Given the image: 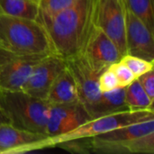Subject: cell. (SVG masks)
Segmentation results:
<instances>
[{
	"label": "cell",
	"instance_id": "18",
	"mask_svg": "<svg viewBox=\"0 0 154 154\" xmlns=\"http://www.w3.org/2000/svg\"><path fill=\"white\" fill-rule=\"evenodd\" d=\"M127 10L154 31L153 0H124Z\"/></svg>",
	"mask_w": 154,
	"mask_h": 154
},
{
	"label": "cell",
	"instance_id": "1",
	"mask_svg": "<svg viewBox=\"0 0 154 154\" xmlns=\"http://www.w3.org/2000/svg\"><path fill=\"white\" fill-rule=\"evenodd\" d=\"M53 53L67 60L81 53L94 26V0H78L70 7L52 15L39 14Z\"/></svg>",
	"mask_w": 154,
	"mask_h": 154
},
{
	"label": "cell",
	"instance_id": "3",
	"mask_svg": "<svg viewBox=\"0 0 154 154\" xmlns=\"http://www.w3.org/2000/svg\"><path fill=\"white\" fill-rule=\"evenodd\" d=\"M92 152L153 154L154 117L90 138Z\"/></svg>",
	"mask_w": 154,
	"mask_h": 154
},
{
	"label": "cell",
	"instance_id": "11",
	"mask_svg": "<svg viewBox=\"0 0 154 154\" xmlns=\"http://www.w3.org/2000/svg\"><path fill=\"white\" fill-rule=\"evenodd\" d=\"M65 68L66 60L55 53L42 57L35 65L22 90L31 96L45 99L51 84Z\"/></svg>",
	"mask_w": 154,
	"mask_h": 154
},
{
	"label": "cell",
	"instance_id": "7",
	"mask_svg": "<svg viewBox=\"0 0 154 154\" xmlns=\"http://www.w3.org/2000/svg\"><path fill=\"white\" fill-rule=\"evenodd\" d=\"M66 66L75 81L79 100L89 115L102 93L98 83L100 73L91 68L81 54L67 59Z\"/></svg>",
	"mask_w": 154,
	"mask_h": 154
},
{
	"label": "cell",
	"instance_id": "19",
	"mask_svg": "<svg viewBox=\"0 0 154 154\" xmlns=\"http://www.w3.org/2000/svg\"><path fill=\"white\" fill-rule=\"evenodd\" d=\"M121 61H123L131 69L136 79L141 75L144 74L145 72L153 69L154 62L148 61L140 57L125 54L122 57Z\"/></svg>",
	"mask_w": 154,
	"mask_h": 154
},
{
	"label": "cell",
	"instance_id": "2",
	"mask_svg": "<svg viewBox=\"0 0 154 154\" xmlns=\"http://www.w3.org/2000/svg\"><path fill=\"white\" fill-rule=\"evenodd\" d=\"M0 50L24 56L53 53L48 34L38 20L0 14Z\"/></svg>",
	"mask_w": 154,
	"mask_h": 154
},
{
	"label": "cell",
	"instance_id": "5",
	"mask_svg": "<svg viewBox=\"0 0 154 154\" xmlns=\"http://www.w3.org/2000/svg\"><path fill=\"white\" fill-rule=\"evenodd\" d=\"M154 110H125L89 119L69 133L63 134L55 137H50L51 147L59 143L76 139V138H91L93 136L105 134L115 129L126 126L132 124L142 122L154 117Z\"/></svg>",
	"mask_w": 154,
	"mask_h": 154
},
{
	"label": "cell",
	"instance_id": "16",
	"mask_svg": "<svg viewBox=\"0 0 154 154\" xmlns=\"http://www.w3.org/2000/svg\"><path fill=\"white\" fill-rule=\"evenodd\" d=\"M40 0H0V14L37 20Z\"/></svg>",
	"mask_w": 154,
	"mask_h": 154
},
{
	"label": "cell",
	"instance_id": "8",
	"mask_svg": "<svg viewBox=\"0 0 154 154\" xmlns=\"http://www.w3.org/2000/svg\"><path fill=\"white\" fill-rule=\"evenodd\" d=\"M42 57L16 55L0 50V90H22Z\"/></svg>",
	"mask_w": 154,
	"mask_h": 154
},
{
	"label": "cell",
	"instance_id": "9",
	"mask_svg": "<svg viewBox=\"0 0 154 154\" xmlns=\"http://www.w3.org/2000/svg\"><path fill=\"white\" fill-rule=\"evenodd\" d=\"M80 54L99 73L120 61L123 57L116 43L96 25L93 26Z\"/></svg>",
	"mask_w": 154,
	"mask_h": 154
},
{
	"label": "cell",
	"instance_id": "10",
	"mask_svg": "<svg viewBox=\"0 0 154 154\" xmlns=\"http://www.w3.org/2000/svg\"><path fill=\"white\" fill-rule=\"evenodd\" d=\"M51 147L46 134L32 133L14 127L10 124L0 125V154H22Z\"/></svg>",
	"mask_w": 154,
	"mask_h": 154
},
{
	"label": "cell",
	"instance_id": "12",
	"mask_svg": "<svg viewBox=\"0 0 154 154\" xmlns=\"http://www.w3.org/2000/svg\"><path fill=\"white\" fill-rule=\"evenodd\" d=\"M91 119L80 102L69 105H50L46 134L55 137L69 133Z\"/></svg>",
	"mask_w": 154,
	"mask_h": 154
},
{
	"label": "cell",
	"instance_id": "23",
	"mask_svg": "<svg viewBox=\"0 0 154 154\" xmlns=\"http://www.w3.org/2000/svg\"><path fill=\"white\" fill-rule=\"evenodd\" d=\"M98 83H99V88L102 92H107L114 90L117 88H119V82L118 79L114 73V71L110 69L107 68L106 69L103 70L98 79ZM121 88V87H120Z\"/></svg>",
	"mask_w": 154,
	"mask_h": 154
},
{
	"label": "cell",
	"instance_id": "21",
	"mask_svg": "<svg viewBox=\"0 0 154 154\" xmlns=\"http://www.w3.org/2000/svg\"><path fill=\"white\" fill-rule=\"evenodd\" d=\"M55 147H60L70 152H79V153H91V143L90 138H76L68 141L59 143Z\"/></svg>",
	"mask_w": 154,
	"mask_h": 154
},
{
	"label": "cell",
	"instance_id": "25",
	"mask_svg": "<svg viewBox=\"0 0 154 154\" xmlns=\"http://www.w3.org/2000/svg\"><path fill=\"white\" fill-rule=\"evenodd\" d=\"M6 124H9V121L8 119L6 118L1 106H0V125H6Z\"/></svg>",
	"mask_w": 154,
	"mask_h": 154
},
{
	"label": "cell",
	"instance_id": "6",
	"mask_svg": "<svg viewBox=\"0 0 154 154\" xmlns=\"http://www.w3.org/2000/svg\"><path fill=\"white\" fill-rule=\"evenodd\" d=\"M125 12L124 0H94V25L101 29L126 54Z\"/></svg>",
	"mask_w": 154,
	"mask_h": 154
},
{
	"label": "cell",
	"instance_id": "22",
	"mask_svg": "<svg viewBox=\"0 0 154 154\" xmlns=\"http://www.w3.org/2000/svg\"><path fill=\"white\" fill-rule=\"evenodd\" d=\"M109 68L116 74V76L118 79V82H119V87H121V88L127 87L134 80L136 79V77L134 75V73L131 71V69L121 60L111 65Z\"/></svg>",
	"mask_w": 154,
	"mask_h": 154
},
{
	"label": "cell",
	"instance_id": "13",
	"mask_svg": "<svg viewBox=\"0 0 154 154\" xmlns=\"http://www.w3.org/2000/svg\"><path fill=\"white\" fill-rule=\"evenodd\" d=\"M126 54L154 62L153 32L133 13L125 12Z\"/></svg>",
	"mask_w": 154,
	"mask_h": 154
},
{
	"label": "cell",
	"instance_id": "15",
	"mask_svg": "<svg viewBox=\"0 0 154 154\" xmlns=\"http://www.w3.org/2000/svg\"><path fill=\"white\" fill-rule=\"evenodd\" d=\"M125 110H128L125 104V88L119 87L111 91L102 92L97 102L91 109L89 116L92 119Z\"/></svg>",
	"mask_w": 154,
	"mask_h": 154
},
{
	"label": "cell",
	"instance_id": "20",
	"mask_svg": "<svg viewBox=\"0 0 154 154\" xmlns=\"http://www.w3.org/2000/svg\"><path fill=\"white\" fill-rule=\"evenodd\" d=\"M78 0H40L39 8L41 14L52 15L73 5Z\"/></svg>",
	"mask_w": 154,
	"mask_h": 154
},
{
	"label": "cell",
	"instance_id": "17",
	"mask_svg": "<svg viewBox=\"0 0 154 154\" xmlns=\"http://www.w3.org/2000/svg\"><path fill=\"white\" fill-rule=\"evenodd\" d=\"M153 101L150 98L137 79L125 87V104L130 110H154Z\"/></svg>",
	"mask_w": 154,
	"mask_h": 154
},
{
	"label": "cell",
	"instance_id": "24",
	"mask_svg": "<svg viewBox=\"0 0 154 154\" xmlns=\"http://www.w3.org/2000/svg\"><path fill=\"white\" fill-rule=\"evenodd\" d=\"M151 99L154 100V69H151L136 79Z\"/></svg>",
	"mask_w": 154,
	"mask_h": 154
},
{
	"label": "cell",
	"instance_id": "14",
	"mask_svg": "<svg viewBox=\"0 0 154 154\" xmlns=\"http://www.w3.org/2000/svg\"><path fill=\"white\" fill-rule=\"evenodd\" d=\"M45 100L50 105H69L79 102L75 81L67 66L51 84Z\"/></svg>",
	"mask_w": 154,
	"mask_h": 154
},
{
	"label": "cell",
	"instance_id": "4",
	"mask_svg": "<svg viewBox=\"0 0 154 154\" xmlns=\"http://www.w3.org/2000/svg\"><path fill=\"white\" fill-rule=\"evenodd\" d=\"M0 106L14 127L46 134L50 104L45 99L23 90H0Z\"/></svg>",
	"mask_w": 154,
	"mask_h": 154
}]
</instances>
